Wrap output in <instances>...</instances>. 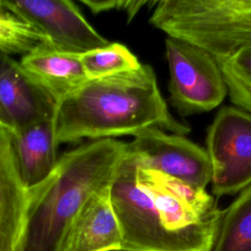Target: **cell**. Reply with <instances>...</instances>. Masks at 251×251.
Masks as SVG:
<instances>
[{
	"label": "cell",
	"instance_id": "obj_1",
	"mask_svg": "<svg viewBox=\"0 0 251 251\" xmlns=\"http://www.w3.org/2000/svg\"><path fill=\"white\" fill-rule=\"evenodd\" d=\"M53 124L57 147L81 139L135 136L153 126L177 135L190 131L170 114L149 65L87 80L56 106Z\"/></svg>",
	"mask_w": 251,
	"mask_h": 251
},
{
	"label": "cell",
	"instance_id": "obj_2",
	"mask_svg": "<svg viewBox=\"0 0 251 251\" xmlns=\"http://www.w3.org/2000/svg\"><path fill=\"white\" fill-rule=\"evenodd\" d=\"M126 151V143L107 138L61 155L48 176L27 188L25 224L16 251H62L75 217L95 192L112 184Z\"/></svg>",
	"mask_w": 251,
	"mask_h": 251
},
{
	"label": "cell",
	"instance_id": "obj_3",
	"mask_svg": "<svg viewBox=\"0 0 251 251\" xmlns=\"http://www.w3.org/2000/svg\"><path fill=\"white\" fill-rule=\"evenodd\" d=\"M150 24L218 63L251 47V0H161Z\"/></svg>",
	"mask_w": 251,
	"mask_h": 251
},
{
	"label": "cell",
	"instance_id": "obj_4",
	"mask_svg": "<svg viewBox=\"0 0 251 251\" xmlns=\"http://www.w3.org/2000/svg\"><path fill=\"white\" fill-rule=\"evenodd\" d=\"M138 166L137 158L127 150L110 186L111 202L122 230V249L202 251L164 228L152 197L137 180Z\"/></svg>",
	"mask_w": 251,
	"mask_h": 251
},
{
	"label": "cell",
	"instance_id": "obj_5",
	"mask_svg": "<svg viewBox=\"0 0 251 251\" xmlns=\"http://www.w3.org/2000/svg\"><path fill=\"white\" fill-rule=\"evenodd\" d=\"M165 46L171 105L181 116L218 107L227 94V87L215 58L203 49L174 37L168 36Z\"/></svg>",
	"mask_w": 251,
	"mask_h": 251
},
{
	"label": "cell",
	"instance_id": "obj_6",
	"mask_svg": "<svg viewBox=\"0 0 251 251\" xmlns=\"http://www.w3.org/2000/svg\"><path fill=\"white\" fill-rule=\"evenodd\" d=\"M206 142L215 195L232 194L251 185L250 114L222 108L208 128Z\"/></svg>",
	"mask_w": 251,
	"mask_h": 251
},
{
	"label": "cell",
	"instance_id": "obj_7",
	"mask_svg": "<svg viewBox=\"0 0 251 251\" xmlns=\"http://www.w3.org/2000/svg\"><path fill=\"white\" fill-rule=\"evenodd\" d=\"M127 150L141 167L150 169L196 188L205 189L212 178V167L205 149L183 135L168 134L159 127L138 132Z\"/></svg>",
	"mask_w": 251,
	"mask_h": 251
},
{
	"label": "cell",
	"instance_id": "obj_8",
	"mask_svg": "<svg viewBox=\"0 0 251 251\" xmlns=\"http://www.w3.org/2000/svg\"><path fill=\"white\" fill-rule=\"evenodd\" d=\"M4 9L42 31L50 46L64 52L82 54L110 42L85 20L70 0L3 1Z\"/></svg>",
	"mask_w": 251,
	"mask_h": 251
},
{
	"label": "cell",
	"instance_id": "obj_9",
	"mask_svg": "<svg viewBox=\"0 0 251 251\" xmlns=\"http://www.w3.org/2000/svg\"><path fill=\"white\" fill-rule=\"evenodd\" d=\"M56 103L24 71L0 52V117L12 131L54 119Z\"/></svg>",
	"mask_w": 251,
	"mask_h": 251
},
{
	"label": "cell",
	"instance_id": "obj_10",
	"mask_svg": "<svg viewBox=\"0 0 251 251\" xmlns=\"http://www.w3.org/2000/svg\"><path fill=\"white\" fill-rule=\"evenodd\" d=\"M110 186L95 192L83 205L67 233L62 251L122 249V230L111 202Z\"/></svg>",
	"mask_w": 251,
	"mask_h": 251
},
{
	"label": "cell",
	"instance_id": "obj_11",
	"mask_svg": "<svg viewBox=\"0 0 251 251\" xmlns=\"http://www.w3.org/2000/svg\"><path fill=\"white\" fill-rule=\"evenodd\" d=\"M27 205V186L21 176L12 130L0 125V251H16Z\"/></svg>",
	"mask_w": 251,
	"mask_h": 251
},
{
	"label": "cell",
	"instance_id": "obj_12",
	"mask_svg": "<svg viewBox=\"0 0 251 251\" xmlns=\"http://www.w3.org/2000/svg\"><path fill=\"white\" fill-rule=\"evenodd\" d=\"M79 55L44 45L22 56L20 64L57 106L88 80Z\"/></svg>",
	"mask_w": 251,
	"mask_h": 251
},
{
	"label": "cell",
	"instance_id": "obj_13",
	"mask_svg": "<svg viewBox=\"0 0 251 251\" xmlns=\"http://www.w3.org/2000/svg\"><path fill=\"white\" fill-rule=\"evenodd\" d=\"M12 135L21 176L31 187L47 177L58 161L53 120L15 129Z\"/></svg>",
	"mask_w": 251,
	"mask_h": 251
},
{
	"label": "cell",
	"instance_id": "obj_14",
	"mask_svg": "<svg viewBox=\"0 0 251 251\" xmlns=\"http://www.w3.org/2000/svg\"><path fill=\"white\" fill-rule=\"evenodd\" d=\"M212 251H251V185L222 210Z\"/></svg>",
	"mask_w": 251,
	"mask_h": 251
},
{
	"label": "cell",
	"instance_id": "obj_15",
	"mask_svg": "<svg viewBox=\"0 0 251 251\" xmlns=\"http://www.w3.org/2000/svg\"><path fill=\"white\" fill-rule=\"evenodd\" d=\"M88 80L109 77L141 67L135 55L124 44L109 43L79 55Z\"/></svg>",
	"mask_w": 251,
	"mask_h": 251
},
{
	"label": "cell",
	"instance_id": "obj_16",
	"mask_svg": "<svg viewBox=\"0 0 251 251\" xmlns=\"http://www.w3.org/2000/svg\"><path fill=\"white\" fill-rule=\"evenodd\" d=\"M44 45H50L48 37L37 27L6 11L3 1H0V52L24 56Z\"/></svg>",
	"mask_w": 251,
	"mask_h": 251
},
{
	"label": "cell",
	"instance_id": "obj_17",
	"mask_svg": "<svg viewBox=\"0 0 251 251\" xmlns=\"http://www.w3.org/2000/svg\"><path fill=\"white\" fill-rule=\"evenodd\" d=\"M219 65L231 102L251 113V47Z\"/></svg>",
	"mask_w": 251,
	"mask_h": 251
},
{
	"label": "cell",
	"instance_id": "obj_18",
	"mask_svg": "<svg viewBox=\"0 0 251 251\" xmlns=\"http://www.w3.org/2000/svg\"><path fill=\"white\" fill-rule=\"evenodd\" d=\"M151 1L147 0H80V3L85 5L93 14H99L109 11H123L128 16L130 21L146 4Z\"/></svg>",
	"mask_w": 251,
	"mask_h": 251
},
{
	"label": "cell",
	"instance_id": "obj_19",
	"mask_svg": "<svg viewBox=\"0 0 251 251\" xmlns=\"http://www.w3.org/2000/svg\"><path fill=\"white\" fill-rule=\"evenodd\" d=\"M0 125H1V126H5V125H4V124H3V122H2V120H1V117H0ZM6 127H7V126H6Z\"/></svg>",
	"mask_w": 251,
	"mask_h": 251
},
{
	"label": "cell",
	"instance_id": "obj_20",
	"mask_svg": "<svg viewBox=\"0 0 251 251\" xmlns=\"http://www.w3.org/2000/svg\"><path fill=\"white\" fill-rule=\"evenodd\" d=\"M113 251H127V250H125V249H118V250H113Z\"/></svg>",
	"mask_w": 251,
	"mask_h": 251
}]
</instances>
